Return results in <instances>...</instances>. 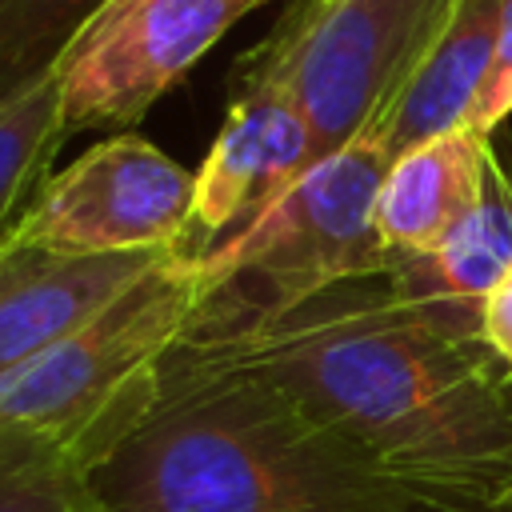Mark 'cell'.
Instances as JSON below:
<instances>
[{
  "instance_id": "cell-1",
  "label": "cell",
  "mask_w": 512,
  "mask_h": 512,
  "mask_svg": "<svg viewBox=\"0 0 512 512\" xmlns=\"http://www.w3.org/2000/svg\"><path fill=\"white\" fill-rule=\"evenodd\" d=\"M188 340L260 372L396 476L480 508H512V376L480 340L416 308L388 272Z\"/></svg>"
},
{
  "instance_id": "cell-2",
  "label": "cell",
  "mask_w": 512,
  "mask_h": 512,
  "mask_svg": "<svg viewBox=\"0 0 512 512\" xmlns=\"http://www.w3.org/2000/svg\"><path fill=\"white\" fill-rule=\"evenodd\" d=\"M92 488L100 512H496L396 476L188 336L148 408L92 464Z\"/></svg>"
},
{
  "instance_id": "cell-3",
  "label": "cell",
  "mask_w": 512,
  "mask_h": 512,
  "mask_svg": "<svg viewBox=\"0 0 512 512\" xmlns=\"http://www.w3.org/2000/svg\"><path fill=\"white\" fill-rule=\"evenodd\" d=\"M200 304V256L168 248L88 324L0 376V432L44 436L96 464L148 408Z\"/></svg>"
},
{
  "instance_id": "cell-4",
  "label": "cell",
  "mask_w": 512,
  "mask_h": 512,
  "mask_svg": "<svg viewBox=\"0 0 512 512\" xmlns=\"http://www.w3.org/2000/svg\"><path fill=\"white\" fill-rule=\"evenodd\" d=\"M392 152L372 128L312 164L260 220L200 256L204 304L192 332H228L280 316L308 296L388 268L376 196Z\"/></svg>"
},
{
  "instance_id": "cell-5",
  "label": "cell",
  "mask_w": 512,
  "mask_h": 512,
  "mask_svg": "<svg viewBox=\"0 0 512 512\" xmlns=\"http://www.w3.org/2000/svg\"><path fill=\"white\" fill-rule=\"evenodd\" d=\"M452 8L456 0H296L240 64L292 92L312 132V164H320L384 128Z\"/></svg>"
},
{
  "instance_id": "cell-6",
  "label": "cell",
  "mask_w": 512,
  "mask_h": 512,
  "mask_svg": "<svg viewBox=\"0 0 512 512\" xmlns=\"http://www.w3.org/2000/svg\"><path fill=\"white\" fill-rule=\"evenodd\" d=\"M260 4L268 0H108L52 68L64 132L132 128Z\"/></svg>"
},
{
  "instance_id": "cell-7",
  "label": "cell",
  "mask_w": 512,
  "mask_h": 512,
  "mask_svg": "<svg viewBox=\"0 0 512 512\" xmlns=\"http://www.w3.org/2000/svg\"><path fill=\"white\" fill-rule=\"evenodd\" d=\"M192 216L196 172L120 132L40 184L24 208V244L56 256L160 252L188 244Z\"/></svg>"
},
{
  "instance_id": "cell-8",
  "label": "cell",
  "mask_w": 512,
  "mask_h": 512,
  "mask_svg": "<svg viewBox=\"0 0 512 512\" xmlns=\"http://www.w3.org/2000/svg\"><path fill=\"white\" fill-rule=\"evenodd\" d=\"M236 80L224 124L196 172V216L184 244L196 256L260 220L312 168V132L292 92L252 64H240Z\"/></svg>"
},
{
  "instance_id": "cell-9",
  "label": "cell",
  "mask_w": 512,
  "mask_h": 512,
  "mask_svg": "<svg viewBox=\"0 0 512 512\" xmlns=\"http://www.w3.org/2000/svg\"><path fill=\"white\" fill-rule=\"evenodd\" d=\"M164 252L56 256L20 244L0 268V376L88 324Z\"/></svg>"
},
{
  "instance_id": "cell-10",
  "label": "cell",
  "mask_w": 512,
  "mask_h": 512,
  "mask_svg": "<svg viewBox=\"0 0 512 512\" xmlns=\"http://www.w3.org/2000/svg\"><path fill=\"white\" fill-rule=\"evenodd\" d=\"M512 268V168L492 152L476 208L424 256H388L392 284L464 340H480V308ZM484 344V340H480Z\"/></svg>"
},
{
  "instance_id": "cell-11",
  "label": "cell",
  "mask_w": 512,
  "mask_h": 512,
  "mask_svg": "<svg viewBox=\"0 0 512 512\" xmlns=\"http://www.w3.org/2000/svg\"><path fill=\"white\" fill-rule=\"evenodd\" d=\"M492 136L448 128L392 156L376 196V236L388 256H424L476 208L492 164Z\"/></svg>"
},
{
  "instance_id": "cell-12",
  "label": "cell",
  "mask_w": 512,
  "mask_h": 512,
  "mask_svg": "<svg viewBox=\"0 0 512 512\" xmlns=\"http://www.w3.org/2000/svg\"><path fill=\"white\" fill-rule=\"evenodd\" d=\"M500 16L504 0H456L436 48L404 88L400 104L384 120V144L392 156L460 128L488 68L496 56L500 40Z\"/></svg>"
},
{
  "instance_id": "cell-13",
  "label": "cell",
  "mask_w": 512,
  "mask_h": 512,
  "mask_svg": "<svg viewBox=\"0 0 512 512\" xmlns=\"http://www.w3.org/2000/svg\"><path fill=\"white\" fill-rule=\"evenodd\" d=\"M64 136L56 72L0 104V224L20 216L52 176V156Z\"/></svg>"
},
{
  "instance_id": "cell-14",
  "label": "cell",
  "mask_w": 512,
  "mask_h": 512,
  "mask_svg": "<svg viewBox=\"0 0 512 512\" xmlns=\"http://www.w3.org/2000/svg\"><path fill=\"white\" fill-rule=\"evenodd\" d=\"M0 512H100L92 464L68 444L0 432Z\"/></svg>"
},
{
  "instance_id": "cell-15",
  "label": "cell",
  "mask_w": 512,
  "mask_h": 512,
  "mask_svg": "<svg viewBox=\"0 0 512 512\" xmlns=\"http://www.w3.org/2000/svg\"><path fill=\"white\" fill-rule=\"evenodd\" d=\"M108 0H0V104L48 76Z\"/></svg>"
},
{
  "instance_id": "cell-16",
  "label": "cell",
  "mask_w": 512,
  "mask_h": 512,
  "mask_svg": "<svg viewBox=\"0 0 512 512\" xmlns=\"http://www.w3.org/2000/svg\"><path fill=\"white\" fill-rule=\"evenodd\" d=\"M508 116H512V0H504L496 56H492V68H488L468 116H464V128H472L480 136H492Z\"/></svg>"
},
{
  "instance_id": "cell-17",
  "label": "cell",
  "mask_w": 512,
  "mask_h": 512,
  "mask_svg": "<svg viewBox=\"0 0 512 512\" xmlns=\"http://www.w3.org/2000/svg\"><path fill=\"white\" fill-rule=\"evenodd\" d=\"M480 340L496 356V364L512 376V268L488 292V300L480 308Z\"/></svg>"
},
{
  "instance_id": "cell-18",
  "label": "cell",
  "mask_w": 512,
  "mask_h": 512,
  "mask_svg": "<svg viewBox=\"0 0 512 512\" xmlns=\"http://www.w3.org/2000/svg\"><path fill=\"white\" fill-rule=\"evenodd\" d=\"M20 244H24V212L0 224V268H4V260H8Z\"/></svg>"
},
{
  "instance_id": "cell-19",
  "label": "cell",
  "mask_w": 512,
  "mask_h": 512,
  "mask_svg": "<svg viewBox=\"0 0 512 512\" xmlns=\"http://www.w3.org/2000/svg\"><path fill=\"white\" fill-rule=\"evenodd\" d=\"M508 512H512V508H508Z\"/></svg>"
}]
</instances>
